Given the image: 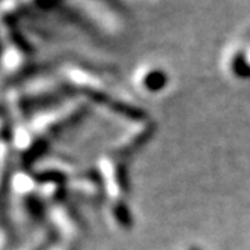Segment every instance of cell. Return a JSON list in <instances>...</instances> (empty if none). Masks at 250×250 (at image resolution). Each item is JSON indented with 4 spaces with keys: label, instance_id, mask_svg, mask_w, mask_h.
<instances>
[{
    "label": "cell",
    "instance_id": "cell-2",
    "mask_svg": "<svg viewBox=\"0 0 250 250\" xmlns=\"http://www.w3.org/2000/svg\"><path fill=\"white\" fill-rule=\"evenodd\" d=\"M193 250H196V249H193Z\"/></svg>",
    "mask_w": 250,
    "mask_h": 250
},
{
    "label": "cell",
    "instance_id": "cell-1",
    "mask_svg": "<svg viewBox=\"0 0 250 250\" xmlns=\"http://www.w3.org/2000/svg\"><path fill=\"white\" fill-rule=\"evenodd\" d=\"M163 82H165V74L162 73V71H152V73H149L146 77V86L148 87L158 89V87L163 86Z\"/></svg>",
    "mask_w": 250,
    "mask_h": 250
}]
</instances>
